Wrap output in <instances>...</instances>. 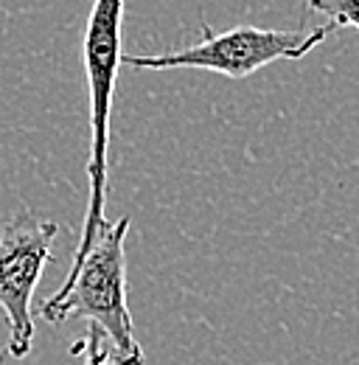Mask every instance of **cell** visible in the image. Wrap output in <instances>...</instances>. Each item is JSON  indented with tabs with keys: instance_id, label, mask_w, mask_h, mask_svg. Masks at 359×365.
Wrapping results in <instances>:
<instances>
[{
	"instance_id": "5b68a950",
	"label": "cell",
	"mask_w": 359,
	"mask_h": 365,
	"mask_svg": "<svg viewBox=\"0 0 359 365\" xmlns=\"http://www.w3.org/2000/svg\"><path fill=\"white\" fill-rule=\"evenodd\" d=\"M306 6L314 14H323L334 29L359 31V0H306Z\"/></svg>"
},
{
	"instance_id": "3957f363",
	"label": "cell",
	"mask_w": 359,
	"mask_h": 365,
	"mask_svg": "<svg viewBox=\"0 0 359 365\" xmlns=\"http://www.w3.org/2000/svg\"><path fill=\"white\" fill-rule=\"evenodd\" d=\"M334 26H317V29H256V26H239L222 34H214L202 23V40L194 46L177 48L169 53H152V56H121L124 65L137 71H172V68H197L222 73L230 79H244L261 68L281 59H303L320 46Z\"/></svg>"
},
{
	"instance_id": "277c9868",
	"label": "cell",
	"mask_w": 359,
	"mask_h": 365,
	"mask_svg": "<svg viewBox=\"0 0 359 365\" xmlns=\"http://www.w3.org/2000/svg\"><path fill=\"white\" fill-rule=\"evenodd\" d=\"M59 225L40 220L34 211L23 208L0 230V309L9 323L6 354L11 360H26L34 346V315L31 301L45 264L53 259V239Z\"/></svg>"
},
{
	"instance_id": "7a4b0ae2",
	"label": "cell",
	"mask_w": 359,
	"mask_h": 365,
	"mask_svg": "<svg viewBox=\"0 0 359 365\" xmlns=\"http://www.w3.org/2000/svg\"><path fill=\"white\" fill-rule=\"evenodd\" d=\"M127 0H93L85 26V76L90 96V155H88V211L82 222V236L73 253V264L88 256L98 233L107 225V163H110V115L113 93L121 65V29H124Z\"/></svg>"
},
{
	"instance_id": "8992f818",
	"label": "cell",
	"mask_w": 359,
	"mask_h": 365,
	"mask_svg": "<svg viewBox=\"0 0 359 365\" xmlns=\"http://www.w3.org/2000/svg\"><path fill=\"white\" fill-rule=\"evenodd\" d=\"M73 354L82 357V365H115L110 343L104 340V334L95 326H90L88 331L82 334V340L73 346Z\"/></svg>"
},
{
	"instance_id": "6da1fadb",
	"label": "cell",
	"mask_w": 359,
	"mask_h": 365,
	"mask_svg": "<svg viewBox=\"0 0 359 365\" xmlns=\"http://www.w3.org/2000/svg\"><path fill=\"white\" fill-rule=\"evenodd\" d=\"M127 233L130 217L107 222L88 256L71 264L62 287L40 304V315L48 323L90 320L110 343L115 365H143L127 304Z\"/></svg>"
}]
</instances>
